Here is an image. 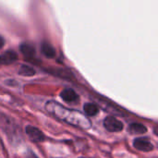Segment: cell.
<instances>
[{
  "label": "cell",
  "instance_id": "cell-1",
  "mask_svg": "<svg viewBox=\"0 0 158 158\" xmlns=\"http://www.w3.org/2000/svg\"><path fill=\"white\" fill-rule=\"evenodd\" d=\"M104 127L110 132H118L123 130V124L121 121L114 117H107L104 120Z\"/></svg>",
  "mask_w": 158,
  "mask_h": 158
},
{
  "label": "cell",
  "instance_id": "cell-2",
  "mask_svg": "<svg viewBox=\"0 0 158 158\" xmlns=\"http://www.w3.org/2000/svg\"><path fill=\"white\" fill-rule=\"evenodd\" d=\"M26 134L28 135V137L35 143H40L43 142L44 140V133L37 128L32 127V126H27L25 129Z\"/></svg>",
  "mask_w": 158,
  "mask_h": 158
},
{
  "label": "cell",
  "instance_id": "cell-3",
  "mask_svg": "<svg viewBox=\"0 0 158 158\" xmlns=\"http://www.w3.org/2000/svg\"><path fill=\"white\" fill-rule=\"evenodd\" d=\"M133 146L137 150L142 151V152H150V151L154 150V145L149 141H147L146 139H143V138L135 139L133 142Z\"/></svg>",
  "mask_w": 158,
  "mask_h": 158
},
{
  "label": "cell",
  "instance_id": "cell-4",
  "mask_svg": "<svg viewBox=\"0 0 158 158\" xmlns=\"http://www.w3.org/2000/svg\"><path fill=\"white\" fill-rule=\"evenodd\" d=\"M18 58V55L14 50H6L0 55V64L9 65L15 62Z\"/></svg>",
  "mask_w": 158,
  "mask_h": 158
},
{
  "label": "cell",
  "instance_id": "cell-5",
  "mask_svg": "<svg viewBox=\"0 0 158 158\" xmlns=\"http://www.w3.org/2000/svg\"><path fill=\"white\" fill-rule=\"evenodd\" d=\"M20 51L22 53V55L24 56H26L27 58H31L35 56V48L33 44L31 43H23L20 45Z\"/></svg>",
  "mask_w": 158,
  "mask_h": 158
},
{
  "label": "cell",
  "instance_id": "cell-6",
  "mask_svg": "<svg viewBox=\"0 0 158 158\" xmlns=\"http://www.w3.org/2000/svg\"><path fill=\"white\" fill-rule=\"evenodd\" d=\"M60 96L65 102H69V103L76 101L77 98H78L77 94L72 89H65V90H63L61 92V94H60Z\"/></svg>",
  "mask_w": 158,
  "mask_h": 158
},
{
  "label": "cell",
  "instance_id": "cell-7",
  "mask_svg": "<svg viewBox=\"0 0 158 158\" xmlns=\"http://www.w3.org/2000/svg\"><path fill=\"white\" fill-rule=\"evenodd\" d=\"M41 49H42V53L44 55V56H46V57H48V58H53V57H55L56 50H55V48H54L49 43L44 42V43L42 44Z\"/></svg>",
  "mask_w": 158,
  "mask_h": 158
},
{
  "label": "cell",
  "instance_id": "cell-8",
  "mask_svg": "<svg viewBox=\"0 0 158 158\" xmlns=\"http://www.w3.org/2000/svg\"><path fill=\"white\" fill-rule=\"evenodd\" d=\"M130 131L132 134H143L147 132V128L141 123H132L130 126Z\"/></svg>",
  "mask_w": 158,
  "mask_h": 158
},
{
  "label": "cell",
  "instance_id": "cell-9",
  "mask_svg": "<svg viewBox=\"0 0 158 158\" xmlns=\"http://www.w3.org/2000/svg\"><path fill=\"white\" fill-rule=\"evenodd\" d=\"M19 74L21 76H26V77H31L35 74V70L33 68L27 66V65H22L20 66L19 69Z\"/></svg>",
  "mask_w": 158,
  "mask_h": 158
},
{
  "label": "cell",
  "instance_id": "cell-10",
  "mask_svg": "<svg viewBox=\"0 0 158 158\" xmlns=\"http://www.w3.org/2000/svg\"><path fill=\"white\" fill-rule=\"evenodd\" d=\"M83 110L88 116H95L98 113V107L94 104L87 103L83 106Z\"/></svg>",
  "mask_w": 158,
  "mask_h": 158
},
{
  "label": "cell",
  "instance_id": "cell-11",
  "mask_svg": "<svg viewBox=\"0 0 158 158\" xmlns=\"http://www.w3.org/2000/svg\"><path fill=\"white\" fill-rule=\"evenodd\" d=\"M4 44H5V39L3 36L0 35V49H2V47L4 46Z\"/></svg>",
  "mask_w": 158,
  "mask_h": 158
},
{
  "label": "cell",
  "instance_id": "cell-12",
  "mask_svg": "<svg viewBox=\"0 0 158 158\" xmlns=\"http://www.w3.org/2000/svg\"><path fill=\"white\" fill-rule=\"evenodd\" d=\"M29 158H37V157H36L33 154H31V155H30V156H29Z\"/></svg>",
  "mask_w": 158,
  "mask_h": 158
}]
</instances>
